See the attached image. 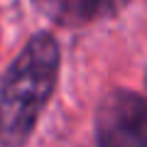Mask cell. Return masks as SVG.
<instances>
[{"instance_id":"6da1fadb","label":"cell","mask_w":147,"mask_h":147,"mask_svg":"<svg viewBox=\"0 0 147 147\" xmlns=\"http://www.w3.org/2000/svg\"><path fill=\"white\" fill-rule=\"evenodd\" d=\"M59 74V47L39 32L25 44L0 86V145L22 147L49 100Z\"/></svg>"},{"instance_id":"3957f363","label":"cell","mask_w":147,"mask_h":147,"mask_svg":"<svg viewBox=\"0 0 147 147\" xmlns=\"http://www.w3.org/2000/svg\"><path fill=\"white\" fill-rule=\"evenodd\" d=\"M34 5L59 25H84L100 10L103 0H34Z\"/></svg>"},{"instance_id":"7a4b0ae2","label":"cell","mask_w":147,"mask_h":147,"mask_svg":"<svg viewBox=\"0 0 147 147\" xmlns=\"http://www.w3.org/2000/svg\"><path fill=\"white\" fill-rule=\"evenodd\" d=\"M98 147H147V103L135 91L108 93L96 113Z\"/></svg>"}]
</instances>
